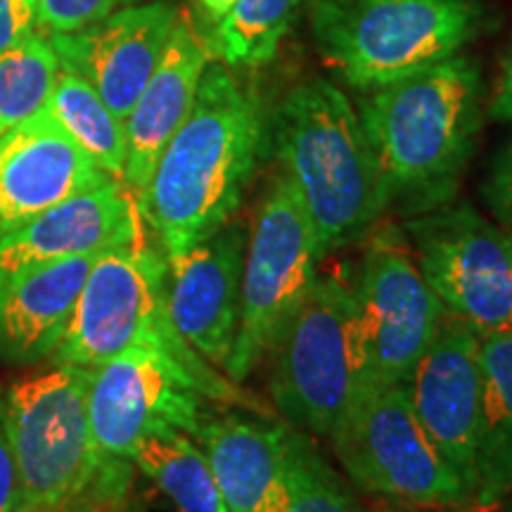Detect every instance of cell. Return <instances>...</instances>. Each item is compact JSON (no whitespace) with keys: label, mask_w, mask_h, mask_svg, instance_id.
Returning a JSON list of instances; mask_svg holds the SVG:
<instances>
[{"label":"cell","mask_w":512,"mask_h":512,"mask_svg":"<svg viewBox=\"0 0 512 512\" xmlns=\"http://www.w3.org/2000/svg\"><path fill=\"white\" fill-rule=\"evenodd\" d=\"M271 119L252 83L209 62L188 117L159 155L138 197L162 252L181 254L238 214L266 150Z\"/></svg>","instance_id":"obj_1"},{"label":"cell","mask_w":512,"mask_h":512,"mask_svg":"<svg viewBox=\"0 0 512 512\" xmlns=\"http://www.w3.org/2000/svg\"><path fill=\"white\" fill-rule=\"evenodd\" d=\"M389 207L425 214L448 204L482 128V79L470 57L368 91L358 105Z\"/></svg>","instance_id":"obj_2"},{"label":"cell","mask_w":512,"mask_h":512,"mask_svg":"<svg viewBox=\"0 0 512 512\" xmlns=\"http://www.w3.org/2000/svg\"><path fill=\"white\" fill-rule=\"evenodd\" d=\"M280 174L309 216L320 256L354 245L389 209L387 188L358 110L335 83L313 79L271 119Z\"/></svg>","instance_id":"obj_3"},{"label":"cell","mask_w":512,"mask_h":512,"mask_svg":"<svg viewBox=\"0 0 512 512\" xmlns=\"http://www.w3.org/2000/svg\"><path fill=\"white\" fill-rule=\"evenodd\" d=\"M88 384L91 368L50 361L5 389L0 425L17 467L15 512H83L117 489V458L93 439Z\"/></svg>","instance_id":"obj_4"},{"label":"cell","mask_w":512,"mask_h":512,"mask_svg":"<svg viewBox=\"0 0 512 512\" xmlns=\"http://www.w3.org/2000/svg\"><path fill=\"white\" fill-rule=\"evenodd\" d=\"M136 347L162 349L176 358L197 377L211 401L240 403L264 413L242 384L211 368L178 335L166 302V256L145 235L98 254L50 361L95 368Z\"/></svg>","instance_id":"obj_5"},{"label":"cell","mask_w":512,"mask_h":512,"mask_svg":"<svg viewBox=\"0 0 512 512\" xmlns=\"http://www.w3.org/2000/svg\"><path fill=\"white\" fill-rule=\"evenodd\" d=\"M479 27L475 0H318L313 8L320 55L361 91L458 55Z\"/></svg>","instance_id":"obj_6"},{"label":"cell","mask_w":512,"mask_h":512,"mask_svg":"<svg viewBox=\"0 0 512 512\" xmlns=\"http://www.w3.org/2000/svg\"><path fill=\"white\" fill-rule=\"evenodd\" d=\"M271 356L273 406L290 427L330 441L366 394L351 285L318 275Z\"/></svg>","instance_id":"obj_7"},{"label":"cell","mask_w":512,"mask_h":512,"mask_svg":"<svg viewBox=\"0 0 512 512\" xmlns=\"http://www.w3.org/2000/svg\"><path fill=\"white\" fill-rule=\"evenodd\" d=\"M316 233L292 183L275 174L254 211L242 268L240 325L223 375L242 384L261 366L318 280Z\"/></svg>","instance_id":"obj_8"},{"label":"cell","mask_w":512,"mask_h":512,"mask_svg":"<svg viewBox=\"0 0 512 512\" xmlns=\"http://www.w3.org/2000/svg\"><path fill=\"white\" fill-rule=\"evenodd\" d=\"M351 484L420 508H460L470 491L413 411L406 382L366 394L330 437Z\"/></svg>","instance_id":"obj_9"},{"label":"cell","mask_w":512,"mask_h":512,"mask_svg":"<svg viewBox=\"0 0 512 512\" xmlns=\"http://www.w3.org/2000/svg\"><path fill=\"white\" fill-rule=\"evenodd\" d=\"M413 259L444 309L479 337L512 330V233L470 204L425 211L406 223Z\"/></svg>","instance_id":"obj_10"},{"label":"cell","mask_w":512,"mask_h":512,"mask_svg":"<svg viewBox=\"0 0 512 512\" xmlns=\"http://www.w3.org/2000/svg\"><path fill=\"white\" fill-rule=\"evenodd\" d=\"M366 394L403 384L437 337L444 304L394 228L370 240L351 283ZM363 394V396H366Z\"/></svg>","instance_id":"obj_11"},{"label":"cell","mask_w":512,"mask_h":512,"mask_svg":"<svg viewBox=\"0 0 512 512\" xmlns=\"http://www.w3.org/2000/svg\"><path fill=\"white\" fill-rule=\"evenodd\" d=\"M211 401L197 377L162 349L136 347L91 368L88 415L107 458L131 460L147 434L178 430L195 437Z\"/></svg>","instance_id":"obj_12"},{"label":"cell","mask_w":512,"mask_h":512,"mask_svg":"<svg viewBox=\"0 0 512 512\" xmlns=\"http://www.w3.org/2000/svg\"><path fill=\"white\" fill-rule=\"evenodd\" d=\"M482 337L453 313H444L437 337L406 380L420 425L475 503L477 448L482 432Z\"/></svg>","instance_id":"obj_13"},{"label":"cell","mask_w":512,"mask_h":512,"mask_svg":"<svg viewBox=\"0 0 512 512\" xmlns=\"http://www.w3.org/2000/svg\"><path fill=\"white\" fill-rule=\"evenodd\" d=\"M247 235L235 223L166 256V302L183 342L211 368H226L240 325Z\"/></svg>","instance_id":"obj_14"},{"label":"cell","mask_w":512,"mask_h":512,"mask_svg":"<svg viewBox=\"0 0 512 512\" xmlns=\"http://www.w3.org/2000/svg\"><path fill=\"white\" fill-rule=\"evenodd\" d=\"M178 17L176 5L147 0L72 34H53L50 43L60 64L83 76L107 107L126 119L155 74Z\"/></svg>","instance_id":"obj_15"},{"label":"cell","mask_w":512,"mask_h":512,"mask_svg":"<svg viewBox=\"0 0 512 512\" xmlns=\"http://www.w3.org/2000/svg\"><path fill=\"white\" fill-rule=\"evenodd\" d=\"M107 181L112 176L43 107L0 136V238Z\"/></svg>","instance_id":"obj_16"},{"label":"cell","mask_w":512,"mask_h":512,"mask_svg":"<svg viewBox=\"0 0 512 512\" xmlns=\"http://www.w3.org/2000/svg\"><path fill=\"white\" fill-rule=\"evenodd\" d=\"M143 223L136 197L121 181L79 192L0 238V285L31 268L138 240Z\"/></svg>","instance_id":"obj_17"},{"label":"cell","mask_w":512,"mask_h":512,"mask_svg":"<svg viewBox=\"0 0 512 512\" xmlns=\"http://www.w3.org/2000/svg\"><path fill=\"white\" fill-rule=\"evenodd\" d=\"M211 55V43L197 34L188 19L178 17L155 74L145 83L143 93L124 119V185L136 200L150 181L166 143L188 117Z\"/></svg>","instance_id":"obj_18"},{"label":"cell","mask_w":512,"mask_h":512,"mask_svg":"<svg viewBox=\"0 0 512 512\" xmlns=\"http://www.w3.org/2000/svg\"><path fill=\"white\" fill-rule=\"evenodd\" d=\"M100 252L17 273L0 285V358L12 366L50 361Z\"/></svg>","instance_id":"obj_19"},{"label":"cell","mask_w":512,"mask_h":512,"mask_svg":"<svg viewBox=\"0 0 512 512\" xmlns=\"http://www.w3.org/2000/svg\"><path fill=\"white\" fill-rule=\"evenodd\" d=\"M228 512H271L285 467V425L252 415L204 418L195 432Z\"/></svg>","instance_id":"obj_20"},{"label":"cell","mask_w":512,"mask_h":512,"mask_svg":"<svg viewBox=\"0 0 512 512\" xmlns=\"http://www.w3.org/2000/svg\"><path fill=\"white\" fill-rule=\"evenodd\" d=\"M482 432L475 505L496 508L512 494V330L482 335Z\"/></svg>","instance_id":"obj_21"},{"label":"cell","mask_w":512,"mask_h":512,"mask_svg":"<svg viewBox=\"0 0 512 512\" xmlns=\"http://www.w3.org/2000/svg\"><path fill=\"white\" fill-rule=\"evenodd\" d=\"M131 463L157 484L178 512H228L209 460L190 434H147L133 448Z\"/></svg>","instance_id":"obj_22"},{"label":"cell","mask_w":512,"mask_h":512,"mask_svg":"<svg viewBox=\"0 0 512 512\" xmlns=\"http://www.w3.org/2000/svg\"><path fill=\"white\" fill-rule=\"evenodd\" d=\"M64 131L72 136L81 150L105 171L107 176L124 183L126 166V126L98 91L83 76L60 64L55 88L46 102Z\"/></svg>","instance_id":"obj_23"},{"label":"cell","mask_w":512,"mask_h":512,"mask_svg":"<svg viewBox=\"0 0 512 512\" xmlns=\"http://www.w3.org/2000/svg\"><path fill=\"white\" fill-rule=\"evenodd\" d=\"M271 512H363L309 434L285 425L283 486Z\"/></svg>","instance_id":"obj_24"},{"label":"cell","mask_w":512,"mask_h":512,"mask_svg":"<svg viewBox=\"0 0 512 512\" xmlns=\"http://www.w3.org/2000/svg\"><path fill=\"white\" fill-rule=\"evenodd\" d=\"M302 0H238L216 31L211 50L228 67H261L278 53Z\"/></svg>","instance_id":"obj_25"},{"label":"cell","mask_w":512,"mask_h":512,"mask_svg":"<svg viewBox=\"0 0 512 512\" xmlns=\"http://www.w3.org/2000/svg\"><path fill=\"white\" fill-rule=\"evenodd\" d=\"M60 57L36 31L0 55V136L46 107L55 88Z\"/></svg>","instance_id":"obj_26"},{"label":"cell","mask_w":512,"mask_h":512,"mask_svg":"<svg viewBox=\"0 0 512 512\" xmlns=\"http://www.w3.org/2000/svg\"><path fill=\"white\" fill-rule=\"evenodd\" d=\"M36 24L53 34H72L112 12L145 3V0H31Z\"/></svg>","instance_id":"obj_27"},{"label":"cell","mask_w":512,"mask_h":512,"mask_svg":"<svg viewBox=\"0 0 512 512\" xmlns=\"http://www.w3.org/2000/svg\"><path fill=\"white\" fill-rule=\"evenodd\" d=\"M482 195L496 219L512 230V140L491 164Z\"/></svg>","instance_id":"obj_28"},{"label":"cell","mask_w":512,"mask_h":512,"mask_svg":"<svg viewBox=\"0 0 512 512\" xmlns=\"http://www.w3.org/2000/svg\"><path fill=\"white\" fill-rule=\"evenodd\" d=\"M34 27L36 19L31 0H0V55L34 34Z\"/></svg>","instance_id":"obj_29"},{"label":"cell","mask_w":512,"mask_h":512,"mask_svg":"<svg viewBox=\"0 0 512 512\" xmlns=\"http://www.w3.org/2000/svg\"><path fill=\"white\" fill-rule=\"evenodd\" d=\"M17 467L12 458V448L5 437L3 425H0V512L17 510Z\"/></svg>","instance_id":"obj_30"},{"label":"cell","mask_w":512,"mask_h":512,"mask_svg":"<svg viewBox=\"0 0 512 512\" xmlns=\"http://www.w3.org/2000/svg\"><path fill=\"white\" fill-rule=\"evenodd\" d=\"M489 114L496 121H512V48L501 60V74L491 95Z\"/></svg>","instance_id":"obj_31"},{"label":"cell","mask_w":512,"mask_h":512,"mask_svg":"<svg viewBox=\"0 0 512 512\" xmlns=\"http://www.w3.org/2000/svg\"><path fill=\"white\" fill-rule=\"evenodd\" d=\"M235 3H238V0H200V8L204 10L209 22H214L216 27H219L228 12L233 10Z\"/></svg>","instance_id":"obj_32"},{"label":"cell","mask_w":512,"mask_h":512,"mask_svg":"<svg viewBox=\"0 0 512 512\" xmlns=\"http://www.w3.org/2000/svg\"><path fill=\"white\" fill-rule=\"evenodd\" d=\"M508 512H512V494L508 496Z\"/></svg>","instance_id":"obj_33"},{"label":"cell","mask_w":512,"mask_h":512,"mask_svg":"<svg viewBox=\"0 0 512 512\" xmlns=\"http://www.w3.org/2000/svg\"><path fill=\"white\" fill-rule=\"evenodd\" d=\"M510 233H512V230H510Z\"/></svg>","instance_id":"obj_34"}]
</instances>
